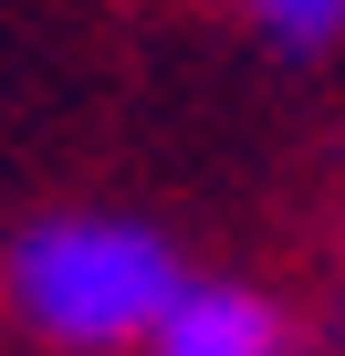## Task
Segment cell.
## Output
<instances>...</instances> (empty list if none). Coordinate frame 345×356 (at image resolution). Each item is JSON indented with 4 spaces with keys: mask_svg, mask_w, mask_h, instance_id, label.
<instances>
[{
    "mask_svg": "<svg viewBox=\"0 0 345 356\" xmlns=\"http://www.w3.org/2000/svg\"><path fill=\"white\" fill-rule=\"evenodd\" d=\"M0 293L11 314L63 346V356H146V335L167 325V304L189 293V262L157 220L126 210H53L32 231H11V262H0Z\"/></svg>",
    "mask_w": 345,
    "mask_h": 356,
    "instance_id": "6da1fadb",
    "label": "cell"
},
{
    "mask_svg": "<svg viewBox=\"0 0 345 356\" xmlns=\"http://www.w3.org/2000/svg\"><path fill=\"white\" fill-rule=\"evenodd\" d=\"M146 356H303V335H293V314L262 283L189 273V293L167 304V325L146 335Z\"/></svg>",
    "mask_w": 345,
    "mask_h": 356,
    "instance_id": "7a4b0ae2",
    "label": "cell"
},
{
    "mask_svg": "<svg viewBox=\"0 0 345 356\" xmlns=\"http://www.w3.org/2000/svg\"><path fill=\"white\" fill-rule=\"evenodd\" d=\"M241 11H251L262 42H283V53H324V42L345 32V0H241Z\"/></svg>",
    "mask_w": 345,
    "mask_h": 356,
    "instance_id": "3957f363",
    "label": "cell"
},
{
    "mask_svg": "<svg viewBox=\"0 0 345 356\" xmlns=\"http://www.w3.org/2000/svg\"><path fill=\"white\" fill-rule=\"evenodd\" d=\"M335 325H345V293H335Z\"/></svg>",
    "mask_w": 345,
    "mask_h": 356,
    "instance_id": "277c9868",
    "label": "cell"
}]
</instances>
